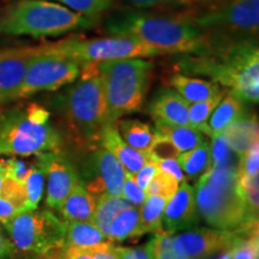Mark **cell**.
Masks as SVG:
<instances>
[{
  "label": "cell",
  "mask_w": 259,
  "mask_h": 259,
  "mask_svg": "<svg viewBox=\"0 0 259 259\" xmlns=\"http://www.w3.org/2000/svg\"><path fill=\"white\" fill-rule=\"evenodd\" d=\"M79 79L64 96V111L71 128L82 142L99 145L111 120L99 63L82 64Z\"/></svg>",
  "instance_id": "obj_6"
},
{
  "label": "cell",
  "mask_w": 259,
  "mask_h": 259,
  "mask_svg": "<svg viewBox=\"0 0 259 259\" xmlns=\"http://www.w3.org/2000/svg\"><path fill=\"white\" fill-rule=\"evenodd\" d=\"M35 53V47L0 50V106L19 99L28 65Z\"/></svg>",
  "instance_id": "obj_15"
},
{
  "label": "cell",
  "mask_w": 259,
  "mask_h": 259,
  "mask_svg": "<svg viewBox=\"0 0 259 259\" xmlns=\"http://www.w3.org/2000/svg\"><path fill=\"white\" fill-rule=\"evenodd\" d=\"M155 124H156V131L167 136L179 149L180 153L196 148L204 141L202 132L189 126L169 125L161 121H155Z\"/></svg>",
  "instance_id": "obj_28"
},
{
  "label": "cell",
  "mask_w": 259,
  "mask_h": 259,
  "mask_svg": "<svg viewBox=\"0 0 259 259\" xmlns=\"http://www.w3.org/2000/svg\"><path fill=\"white\" fill-rule=\"evenodd\" d=\"M150 259H189L177 250L174 235L167 232H160L147 244Z\"/></svg>",
  "instance_id": "obj_33"
},
{
  "label": "cell",
  "mask_w": 259,
  "mask_h": 259,
  "mask_svg": "<svg viewBox=\"0 0 259 259\" xmlns=\"http://www.w3.org/2000/svg\"><path fill=\"white\" fill-rule=\"evenodd\" d=\"M236 170L238 164L232 160L212 166L197 180L194 192L197 211L212 228L239 231L258 227L246 221Z\"/></svg>",
  "instance_id": "obj_4"
},
{
  "label": "cell",
  "mask_w": 259,
  "mask_h": 259,
  "mask_svg": "<svg viewBox=\"0 0 259 259\" xmlns=\"http://www.w3.org/2000/svg\"><path fill=\"white\" fill-rule=\"evenodd\" d=\"M189 105L174 89H164L150 103V114L155 121L192 127L189 119Z\"/></svg>",
  "instance_id": "obj_17"
},
{
  "label": "cell",
  "mask_w": 259,
  "mask_h": 259,
  "mask_svg": "<svg viewBox=\"0 0 259 259\" xmlns=\"http://www.w3.org/2000/svg\"><path fill=\"white\" fill-rule=\"evenodd\" d=\"M137 6H156V5H167L179 3L181 0H126Z\"/></svg>",
  "instance_id": "obj_49"
},
{
  "label": "cell",
  "mask_w": 259,
  "mask_h": 259,
  "mask_svg": "<svg viewBox=\"0 0 259 259\" xmlns=\"http://www.w3.org/2000/svg\"><path fill=\"white\" fill-rule=\"evenodd\" d=\"M82 64L54 52L44 45L35 47V53L28 65L19 99L42 92H54L73 83L78 78Z\"/></svg>",
  "instance_id": "obj_11"
},
{
  "label": "cell",
  "mask_w": 259,
  "mask_h": 259,
  "mask_svg": "<svg viewBox=\"0 0 259 259\" xmlns=\"http://www.w3.org/2000/svg\"><path fill=\"white\" fill-rule=\"evenodd\" d=\"M227 90H222L221 93L218 94L216 96L211 97V99L204 100V101L190 103L189 105V119L191 125L193 128L198 130L204 135H208L209 137H211V130H210L208 125V120L213 112V109L216 108V106L219 105V102L221 101V99L225 95Z\"/></svg>",
  "instance_id": "obj_31"
},
{
  "label": "cell",
  "mask_w": 259,
  "mask_h": 259,
  "mask_svg": "<svg viewBox=\"0 0 259 259\" xmlns=\"http://www.w3.org/2000/svg\"><path fill=\"white\" fill-rule=\"evenodd\" d=\"M229 252H231V259H258V232L241 235V238L235 242Z\"/></svg>",
  "instance_id": "obj_37"
},
{
  "label": "cell",
  "mask_w": 259,
  "mask_h": 259,
  "mask_svg": "<svg viewBox=\"0 0 259 259\" xmlns=\"http://www.w3.org/2000/svg\"><path fill=\"white\" fill-rule=\"evenodd\" d=\"M113 246H114V242L111 245L103 246V247L96 248V250L92 251L94 259H118L114 251H113Z\"/></svg>",
  "instance_id": "obj_48"
},
{
  "label": "cell",
  "mask_w": 259,
  "mask_h": 259,
  "mask_svg": "<svg viewBox=\"0 0 259 259\" xmlns=\"http://www.w3.org/2000/svg\"><path fill=\"white\" fill-rule=\"evenodd\" d=\"M212 142L210 143V148H211V160L212 166H218V164L226 163V162L232 161L233 156L231 148L226 143L225 138L221 134L212 136ZM211 166V167H212Z\"/></svg>",
  "instance_id": "obj_39"
},
{
  "label": "cell",
  "mask_w": 259,
  "mask_h": 259,
  "mask_svg": "<svg viewBox=\"0 0 259 259\" xmlns=\"http://www.w3.org/2000/svg\"><path fill=\"white\" fill-rule=\"evenodd\" d=\"M121 197L126 200H128L132 205L139 208V206L143 204L147 196H145L144 190H142L141 187L136 184V181L134 180L132 176H127V174H126L124 185H122Z\"/></svg>",
  "instance_id": "obj_41"
},
{
  "label": "cell",
  "mask_w": 259,
  "mask_h": 259,
  "mask_svg": "<svg viewBox=\"0 0 259 259\" xmlns=\"http://www.w3.org/2000/svg\"><path fill=\"white\" fill-rule=\"evenodd\" d=\"M48 51L60 54L79 64L125 59V58H151L162 54L137 38L112 35L102 38H66L45 44Z\"/></svg>",
  "instance_id": "obj_9"
},
{
  "label": "cell",
  "mask_w": 259,
  "mask_h": 259,
  "mask_svg": "<svg viewBox=\"0 0 259 259\" xmlns=\"http://www.w3.org/2000/svg\"><path fill=\"white\" fill-rule=\"evenodd\" d=\"M94 21L52 0H18L0 15V34L59 36L93 27Z\"/></svg>",
  "instance_id": "obj_5"
},
{
  "label": "cell",
  "mask_w": 259,
  "mask_h": 259,
  "mask_svg": "<svg viewBox=\"0 0 259 259\" xmlns=\"http://www.w3.org/2000/svg\"><path fill=\"white\" fill-rule=\"evenodd\" d=\"M179 185L180 181H178L173 176H170V174L158 168L156 174L150 180V183L148 184V186L145 187L144 192L145 196L158 194V196L169 199L177 192V190L179 189Z\"/></svg>",
  "instance_id": "obj_35"
},
{
  "label": "cell",
  "mask_w": 259,
  "mask_h": 259,
  "mask_svg": "<svg viewBox=\"0 0 259 259\" xmlns=\"http://www.w3.org/2000/svg\"><path fill=\"white\" fill-rule=\"evenodd\" d=\"M258 120L255 116H241L240 119L226 126L221 135L233 153L240 157L258 145Z\"/></svg>",
  "instance_id": "obj_19"
},
{
  "label": "cell",
  "mask_w": 259,
  "mask_h": 259,
  "mask_svg": "<svg viewBox=\"0 0 259 259\" xmlns=\"http://www.w3.org/2000/svg\"><path fill=\"white\" fill-rule=\"evenodd\" d=\"M169 84L171 88L189 103L211 99L222 92L219 84L212 80L191 77L185 73L173 74L169 79Z\"/></svg>",
  "instance_id": "obj_22"
},
{
  "label": "cell",
  "mask_w": 259,
  "mask_h": 259,
  "mask_svg": "<svg viewBox=\"0 0 259 259\" xmlns=\"http://www.w3.org/2000/svg\"><path fill=\"white\" fill-rule=\"evenodd\" d=\"M211 42L254 38L259 27V0H231L191 19Z\"/></svg>",
  "instance_id": "obj_10"
},
{
  "label": "cell",
  "mask_w": 259,
  "mask_h": 259,
  "mask_svg": "<svg viewBox=\"0 0 259 259\" xmlns=\"http://www.w3.org/2000/svg\"><path fill=\"white\" fill-rule=\"evenodd\" d=\"M115 125L121 138L130 147L145 154L157 135L156 130L154 131L150 125L136 119H120L115 121Z\"/></svg>",
  "instance_id": "obj_24"
},
{
  "label": "cell",
  "mask_w": 259,
  "mask_h": 259,
  "mask_svg": "<svg viewBox=\"0 0 259 259\" xmlns=\"http://www.w3.org/2000/svg\"><path fill=\"white\" fill-rule=\"evenodd\" d=\"M254 231H227L218 228H191L174 236L177 250L189 259H206L216 253L231 251L241 235Z\"/></svg>",
  "instance_id": "obj_13"
},
{
  "label": "cell",
  "mask_w": 259,
  "mask_h": 259,
  "mask_svg": "<svg viewBox=\"0 0 259 259\" xmlns=\"http://www.w3.org/2000/svg\"><path fill=\"white\" fill-rule=\"evenodd\" d=\"M100 144L115 155V157L120 161L127 176H135L149 161L147 154L130 147L121 138L115 122L108 125L105 128L101 138H100Z\"/></svg>",
  "instance_id": "obj_18"
},
{
  "label": "cell",
  "mask_w": 259,
  "mask_h": 259,
  "mask_svg": "<svg viewBox=\"0 0 259 259\" xmlns=\"http://www.w3.org/2000/svg\"><path fill=\"white\" fill-rule=\"evenodd\" d=\"M157 170L158 167L156 162L149 160L147 163L135 174V176H132V178H134L136 184H137L142 190H145V187L148 186V184L150 183V180L153 179V177L156 174Z\"/></svg>",
  "instance_id": "obj_43"
},
{
  "label": "cell",
  "mask_w": 259,
  "mask_h": 259,
  "mask_svg": "<svg viewBox=\"0 0 259 259\" xmlns=\"http://www.w3.org/2000/svg\"><path fill=\"white\" fill-rule=\"evenodd\" d=\"M178 163L190 179L198 180L212 166L211 148L208 141H204L196 148L180 153L177 157Z\"/></svg>",
  "instance_id": "obj_25"
},
{
  "label": "cell",
  "mask_w": 259,
  "mask_h": 259,
  "mask_svg": "<svg viewBox=\"0 0 259 259\" xmlns=\"http://www.w3.org/2000/svg\"><path fill=\"white\" fill-rule=\"evenodd\" d=\"M168 202L167 198L158 196V194H151L145 197V200L139 206V220L141 226L145 233H156L163 232L162 229V215H163L164 206Z\"/></svg>",
  "instance_id": "obj_29"
},
{
  "label": "cell",
  "mask_w": 259,
  "mask_h": 259,
  "mask_svg": "<svg viewBox=\"0 0 259 259\" xmlns=\"http://www.w3.org/2000/svg\"><path fill=\"white\" fill-rule=\"evenodd\" d=\"M147 155L150 161L158 162L163 160H170V158H177L180 155V150L167 136L157 132L154 142L151 143L150 148L148 149Z\"/></svg>",
  "instance_id": "obj_36"
},
{
  "label": "cell",
  "mask_w": 259,
  "mask_h": 259,
  "mask_svg": "<svg viewBox=\"0 0 259 259\" xmlns=\"http://www.w3.org/2000/svg\"><path fill=\"white\" fill-rule=\"evenodd\" d=\"M107 30L137 38L161 54H205L211 51L209 35L187 18L126 12L109 19Z\"/></svg>",
  "instance_id": "obj_2"
},
{
  "label": "cell",
  "mask_w": 259,
  "mask_h": 259,
  "mask_svg": "<svg viewBox=\"0 0 259 259\" xmlns=\"http://www.w3.org/2000/svg\"><path fill=\"white\" fill-rule=\"evenodd\" d=\"M35 163L41 168L46 179V205L58 210L61 202L80 183V174L69 156L58 151L38 154Z\"/></svg>",
  "instance_id": "obj_12"
},
{
  "label": "cell",
  "mask_w": 259,
  "mask_h": 259,
  "mask_svg": "<svg viewBox=\"0 0 259 259\" xmlns=\"http://www.w3.org/2000/svg\"><path fill=\"white\" fill-rule=\"evenodd\" d=\"M113 251L118 259H150L147 245L141 246V247L113 246Z\"/></svg>",
  "instance_id": "obj_42"
},
{
  "label": "cell",
  "mask_w": 259,
  "mask_h": 259,
  "mask_svg": "<svg viewBox=\"0 0 259 259\" xmlns=\"http://www.w3.org/2000/svg\"><path fill=\"white\" fill-rule=\"evenodd\" d=\"M6 177H8V176H6L4 169H3L2 164H0V193H2V190H3V186H4Z\"/></svg>",
  "instance_id": "obj_51"
},
{
  "label": "cell",
  "mask_w": 259,
  "mask_h": 259,
  "mask_svg": "<svg viewBox=\"0 0 259 259\" xmlns=\"http://www.w3.org/2000/svg\"><path fill=\"white\" fill-rule=\"evenodd\" d=\"M199 222V215L196 206L194 189L183 180L177 192L168 199L162 215L163 232L174 234L177 232L194 228Z\"/></svg>",
  "instance_id": "obj_16"
},
{
  "label": "cell",
  "mask_w": 259,
  "mask_h": 259,
  "mask_svg": "<svg viewBox=\"0 0 259 259\" xmlns=\"http://www.w3.org/2000/svg\"><path fill=\"white\" fill-rule=\"evenodd\" d=\"M0 164H2L6 176L19 181V183H22L24 180L25 176H27V173L29 171V168L31 166L30 163L18 160L17 157L14 156L9 158H3V160H0Z\"/></svg>",
  "instance_id": "obj_40"
},
{
  "label": "cell",
  "mask_w": 259,
  "mask_h": 259,
  "mask_svg": "<svg viewBox=\"0 0 259 259\" xmlns=\"http://www.w3.org/2000/svg\"><path fill=\"white\" fill-rule=\"evenodd\" d=\"M141 220H139V208L130 205L121 210L109 226L108 239L113 242L124 241L127 239L138 238L143 235Z\"/></svg>",
  "instance_id": "obj_26"
},
{
  "label": "cell",
  "mask_w": 259,
  "mask_h": 259,
  "mask_svg": "<svg viewBox=\"0 0 259 259\" xmlns=\"http://www.w3.org/2000/svg\"><path fill=\"white\" fill-rule=\"evenodd\" d=\"M22 184H23L25 194H27L28 210L37 209L38 204L44 197L46 179H45L44 171L35 162L29 168V171Z\"/></svg>",
  "instance_id": "obj_32"
},
{
  "label": "cell",
  "mask_w": 259,
  "mask_h": 259,
  "mask_svg": "<svg viewBox=\"0 0 259 259\" xmlns=\"http://www.w3.org/2000/svg\"><path fill=\"white\" fill-rule=\"evenodd\" d=\"M85 181H80L93 196H121L126 171L120 161L108 149L99 144L85 164Z\"/></svg>",
  "instance_id": "obj_14"
},
{
  "label": "cell",
  "mask_w": 259,
  "mask_h": 259,
  "mask_svg": "<svg viewBox=\"0 0 259 259\" xmlns=\"http://www.w3.org/2000/svg\"><path fill=\"white\" fill-rule=\"evenodd\" d=\"M17 255L16 248L6 232L5 227L0 223V259H15Z\"/></svg>",
  "instance_id": "obj_44"
},
{
  "label": "cell",
  "mask_w": 259,
  "mask_h": 259,
  "mask_svg": "<svg viewBox=\"0 0 259 259\" xmlns=\"http://www.w3.org/2000/svg\"><path fill=\"white\" fill-rule=\"evenodd\" d=\"M95 205V196H93L83 184L79 183L61 202L57 211L60 213L65 222L92 221Z\"/></svg>",
  "instance_id": "obj_20"
},
{
  "label": "cell",
  "mask_w": 259,
  "mask_h": 259,
  "mask_svg": "<svg viewBox=\"0 0 259 259\" xmlns=\"http://www.w3.org/2000/svg\"><path fill=\"white\" fill-rule=\"evenodd\" d=\"M85 17L96 19L113 6V0H52Z\"/></svg>",
  "instance_id": "obj_34"
},
{
  "label": "cell",
  "mask_w": 259,
  "mask_h": 259,
  "mask_svg": "<svg viewBox=\"0 0 259 259\" xmlns=\"http://www.w3.org/2000/svg\"><path fill=\"white\" fill-rule=\"evenodd\" d=\"M58 259H94L92 252L82 248L72 247V246H65L64 251L61 252Z\"/></svg>",
  "instance_id": "obj_47"
},
{
  "label": "cell",
  "mask_w": 259,
  "mask_h": 259,
  "mask_svg": "<svg viewBox=\"0 0 259 259\" xmlns=\"http://www.w3.org/2000/svg\"><path fill=\"white\" fill-rule=\"evenodd\" d=\"M218 259H231V252H229V251L223 252L222 255H220Z\"/></svg>",
  "instance_id": "obj_52"
},
{
  "label": "cell",
  "mask_w": 259,
  "mask_h": 259,
  "mask_svg": "<svg viewBox=\"0 0 259 259\" xmlns=\"http://www.w3.org/2000/svg\"><path fill=\"white\" fill-rule=\"evenodd\" d=\"M21 211V209L17 205H15L14 203L10 202V200L0 197V223L3 226L5 223H8L12 218H15L16 215Z\"/></svg>",
  "instance_id": "obj_45"
},
{
  "label": "cell",
  "mask_w": 259,
  "mask_h": 259,
  "mask_svg": "<svg viewBox=\"0 0 259 259\" xmlns=\"http://www.w3.org/2000/svg\"><path fill=\"white\" fill-rule=\"evenodd\" d=\"M17 254L58 259L65 248L66 222L51 210H27L4 225Z\"/></svg>",
  "instance_id": "obj_8"
},
{
  "label": "cell",
  "mask_w": 259,
  "mask_h": 259,
  "mask_svg": "<svg viewBox=\"0 0 259 259\" xmlns=\"http://www.w3.org/2000/svg\"><path fill=\"white\" fill-rule=\"evenodd\" d=\"M61 147L63 137L45 107L29 103L0 109V156H36Z\"/></svg>",
  "instance_id": "obj_3"
},
{
  "label": "cell",
  "mask_w": 259,
  "mask_h": 259,
  "mask_svg": "<svg viewBox=\"0 0 259 259\" xmlns=\"http://www.w3.org/2000/svg\"><path fill=\"white\" fill-rule=\"evenodd\" d=\"M132 205L128 200L121 196H111L102 194L96 198V205L94 210L92 222L108 238L109 226L121 210Z\"/></svg>",
  "instance_id": "obj_27"
},
{
  "label": "cell",
  "mask_w": 259,
  "mask_h": 259,
  "mask_svg": "<svg viewBox=\"0 0 259 259\" xmlns=\"http://www.w3.org/2000/svg\"><path fill=\"white\" fill-rule=\"evenodd\" d=\"M238 176V174H236ZM258 176L238 177V190L244 203L246 221L248 225H258Z\"/></svg>",
  "instance_id": "obj_30"
},
{
  "label": "cell",
  "mask_w": 259,
  "mask_h": 259,
  "mask_svg": "<svg viewBox=\"0 0 259 259\" xmlns=\"http://www.w3.org/2000/svg\"><path fill=\"white\" fill-rule=\"evenodd\" d=\"M0 107H2V106H0Z\"/></svg>",
  "instance_id": "obj_53"
},
{
  "label": "cell",
  "mask_w": 259,
  "mask_h": 259,
  "mask_svg": "<svg viewBox=\"0 0 259 259\" xmlns=\"http://www.w3.org/2000/svg\"><path fill=\"white\" fill-rule=\"evenodd\" d=\"M15 259H52L45 255H36V254H17Z\"/></svg>",
  "instance_id": "obj_50"
},
{
  "label": "cell",
  "mask_w": 259,
  "mask_h": 259,
  "mask_svg": "<svg viewBox=\"0 0 259 259\" xmlns=\"http://www.w3.org/2000/svg\"><path fill=\"white\" fill-rule=\"evenodd\" d=\"M111 244L113 241L109 240L92 221L66 222L65 246H72L92 252Z\"/></svg>",
  "instance_id": "obj_21"
},
{
  "label": "cell",
  "mask_w": 259,
  "mask_h": 259,
  "mask_svg": "<svg viewBox=\"0 0 259 259\" xmlns=\"http://www.w3.org/2000/svg\"><path fill=\"white\" fill-rule=\"evenodd\" d=\"M259 171V147H255L247 154L240 156L236 174L238 177H254Z\"/></svg>",
  "instance_id": "obj_38"
},
{
  "label": "cell",
  "mask_w": 259,
  "mask_h": 259,
  "mask_svg": "<svg viewBox=\"0 0 259 259\" xmlns=\"http://www.w3.org/2000/svg\"><path fill=\"white\" fill-rule=\"evenodd\" d=\"M178 69L186 74L209 77L246 102L259 100V50L257 40L216 42L205 54H185Z\"/></svg>",
  "instance_id": "obj_1"
},
{
  "label": "cell",
  "mask_w": 259,
  "mask_h": 259,
  "mask_svg": "<svg viewBox=\"0 0 259 259\" xmlns=\"http://www.w3.org/2000/svg\"><path fill=\"white\" fill-rule=\"evenodd\" d=\"M153 69V63L145 58H125L99 63V73L113 122L142 108Z\"/></svg>",
  "instance_id": "obj_7"
},
{
  "label": "cell",
  "mask_w": 259,
  "mask_h": 259,
  "mask_svg": "<svg viewBox=\"0 0 259 259\" xmlns=\"http://www.w3.org/2000/svg\"><path fill=\"white\" fill-rule=\"evenodd\" d=\"M244 116V101L227 90L209 118L212 136L221 134L226 126ZM211 136V137H212Z\"/></svg>",
  "instance_id": "obj_23"
},
{
  "label": "cell",
  "mask_w": 259,
  "mask_h": 259,
  "mask_svg": "<svg viewBox=\"0 0 259 259\" xmlns=\"http://www.w3.org/2000/svg\"><path fill=\"white\" fill-rule=\"evenodd\" d=\"M156 164L160 169L164 170L166 173L170 174V176H173L178 181L185 180V177H184V173H183V170H181L179 163H178L177 158L158 161V162H156Z\"/></svg>",
  "instance_id": "obj_46"
}]
</instances>
